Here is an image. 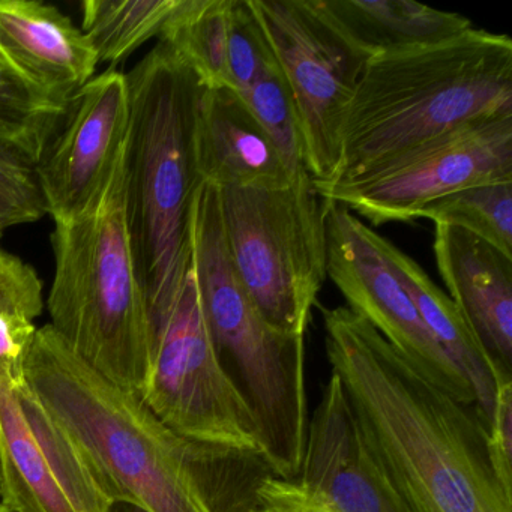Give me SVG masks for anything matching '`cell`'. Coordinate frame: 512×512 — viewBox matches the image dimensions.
<instances>
[{
  "mask_svg": "<svg viewBox=\"0 0 512 512\" xmlns=\"http://www.w3.org/2000/svg\"><path fill=\"white\" fill-rule=\"evenodd\" d=\"M23 377L115 505L143 512H251L260 485L277 476L260 451L176 433L140 395L89 367L50 325L35 332Z\"/></svg>",
  "mask_w": 512,
  "mask_h": 512,
  "instance_id": "obj_1",
  "label": "cell"
},
{
  "mask_svg": "<svg viewBox=\"0 0 512 512\" xmlns=\"http://www.w3.org/2000/svg\"><path fill=\"white\" fill-rule=\"evenodd\" d=\"M322 313L332 373L407 512H512L475 406L430 382L349 308Z\"/></svg>",
  "mask_w": 512,
  "mask_h": 512,
  "instance_id": "obj_2",
  "label": "cell"
},
{
  "mask_svg": "<svg viewBox=\"0 0 512 512\" xmlns=\"http://www.w3.org/2000/svg\"><path fill=\"white\" fill-rule=\"evenodd\" d=\"M512 116V41L470 28L442 43L368 59L347 106L340 163L352 181L407 149L484 119Z\"/></svg>",
  "mask_w": 512,
  "mask_h": 512,
  "instance_id": "obj_3",
  "label": "cell"
},
{
  "mask_svg": "<svg viewBox=\"0 0 512 512\" xmlns=\"http://www.w3.org/2000/svg\"><path fill=\"white\" fill-rule=\"evenodd\" d=\"M127 77V224L152 325L169 310L190 268V209L202 182L194 154L202 83L161 43Z\"/></svg>",
  "mask_w": 512,
  "mask_h": 512,
  "instance_id": "obj_4",
  "label": "cell"
},
{
  "mask_svg": "<svg viewBox=\"0 0 512 512\" xmlns=\"http://www.w3.org/2000/svg\"><path fill=\"white\" fill-rule=\"evenodd\" d=\"M127 143L85 211L55 221L49 325L89 367L142 395L152 328L128 233Z\"/></svg>",
  "mask_w": 512,
  "mask_h": 512,
  "instance_id": "obj_5",
  "label": "cell"
},
{
  "mask_svg": "<svg viewBox=\"0 0 512 512\" xmlns=\"http://www.w3.org/2000/svg\"><path fill=\"white\" fill-rule=\"evenodd\" d=\"M191 268L218 361L259 431L275 475L296 479L307 434L305 341L275 331L260 316L227 250L220 188L200 182L190 209Z\"/></svg>",
  "mask_w": 512,
  "mask_h": 512,
  "instance_id": "obj_6",
  "label": "cell"
},
{
  "mask_svg": "<svg viewBox=\"0 0 512 512\" xmlns=\"http://www.w3.org/2000/svg\"><path fill=\"white\" fill-rule=\"evenodd\" d=\"M239 283L275 331L305 337L326 278L325 200L302 173L289 187L220 188Z\"/></svg>",
  "mask_w": 512,
  "mask_h": 512,
  "instance_id": "obj_7",
  "label": "cell"
},
{
  "mask_svg": "<svg viewBox=\"0 0 512 512\" xmlns=\"http://www.w3.org/2000/svg\"><path fill=\"white\" fill-rule=\"evenodd\" d=\"M151 328V367L140 395L146 406L187 439L260 451L253 413L218 361L191 263L175 301Z\"/></svg>",
  "mask_w": 512,
  "mask_h": 512,
  "instance_id": "obj_8",
  "label": "cell"
},
{
  "mask_svg": "<svg viewBox=\"0 0 512 512\" xmlns=\"http://www.w3.org/2000/svg\"><path fill=\"white\" fill-rule=\"evenodd\" d=\"M295 104L304 164L328 182L340 163V134L368 58L347 43L314 0H248Z\"/></svg>",
  "mask_w": 512,
  "mask_h": 512,
  "instance_id": "obj_9",
  "label": "cell"
},
{
  "mask_svg": "<svg viewBox=\"0 0 512 512\" xmlns=\"http://www.w3.org/2000/svg\"><path fill=\"white\" fill-rule=\"evenodd\" d=\"M499 181H512V116L455 128L352 181L314 185L323 200L383 226L415 221L422 206L446 194Z\"/></svg>",
  "mask_w": 512,
  "mask_h": 512,
  "instance_id": "obj_10",
  "label": "cell"
},
{
  "mask_svg": "<svg viewBox=\"0 0 512 512\" xmlns=\"http://www.w3.org/2000/svg\"><path fill=\"white\" fill-rule=\"evenodd\" d=\"M0 512H116L23 374L0 365Z\"/></svg>",
  "mask_w": 512,
  "mask_h": 512,
  "instance_id": "obj_11",
  "label": "cell"
},
{
  "mask_svg": "<svg viewBox=\"0 0 512 512\" xmlns=\"http://www.w3.org/2000/svg\"><path fill=\"white\" fill-rule=\"evenodd\" d=\"M326 275L347 308L367 320L430 382L467 406L472 389L419 316L409 293L383 256L379 233L346 206L325 200Z\"/></svg>",
  "mask_w": 512,
  "mask_h": 512,
  "instance_id": "obj_12",
  "label": "cell"
},
{
  "mask_svg": "<svg viewBox=\"0 0 512 512\" xmlns=\"http://www.w3.org/2000/svg\"><path fill=\"white\" fill-rule=\"evenodd\" d=\"M127 74L109 68L71 100L59 134L37 164L47 214L70 220L97 196L130 131Z\"/></svg>",
  "mask_w": 512,
  "mask_h": 512,
  "instance_id": "obj_13",
  "label": "cell"
},
{
  "mask_svg": "<svg viewBox=\"0 0 512 512\" xmlns=\"http://www.w3.org/2000/svg\"><path fill=\"white\" fill-rule=\"evenodd\" d=\"M296 479L338 512H407L371 451L352 401L335 373L308 418Z\"/></svg>",
  "mask_w": 512,
  "mask_h": 512,
  "instance_id": "obj_14",
  "label": "cell"
},
{
  "mask_svg": "<svg viewBox=\"0 0 512 512\" xmlns=\"http://www.w3.org/2000/svg\"><path fill=\"white\" fill-rule=\"evenodd\" d=\"M160 43L208 88L244 92L277 64L248 0H179Z\"/></svg>",
  "mask_w": 512,
  "mask_h": 512,
  "instance_id": "obj_15",
  "label": "cell"
},
{
  "mask_svg": "<svg viewBox=\"0 0 512 512\" xmlns=\"http://www.w3.org/2000/svg\"><path fill=\"white\" fill-rule=\"evenodd\" d=\"M0 62L49 100L70 106L98 58L82 29L53 5L0 0Z\"/></svg>",
  "mask_w": 512,
  "mask_h": 512,
  "instance_id": "obj_16",
  "label": "cell"
},
{
  "mask_svg": "<svg viewBox=\"0 0 512 512\" xmlns=\"http://www.w3.org/2000/svg\"><path fill=\"white\" fill-rule=\"evenodd\" d=\"M437 271L497 373L512 377V259L484 239L436 224Z\"/></svg>",
  "mask_w": 512,
  "mask_h": 512,
  "instance_id": "obj_17",
  "label": "cell"
},
{
  "mask_svg": "<svg viewBox=\"0 0 512 512\" xmlns=\"http://www.w3.org/2000/svg\"><path fill=\"white\" fill-rule=\"evenodd\" d=\"M194 154L200 181L218 188L277 190L295 181L274 140L230 88H200Z\"/></svg>",
  "mask_w": 512,
  "mask_h": 512,
  "instance_id": "obj_18",
  "label": "cell"
},
{
  "mask_svg": "<svg viewBox=\"0 0 512 512\" xmlns=\"http://www.w3.org/2000/svg\"><path fill=\"white\" fill-rule=\"evenodd\" d=\"M380 250L403 284L436 343L460 371L472 389L475 409L484 424H490L496 400L497 383L511 376L497 373L493 362L467 325L448 293L443 292L409 254L379 236Z\"/></svg>",
  "mask_w": 512,
  "mask_h": 512,
  "instance_id": "obj_19",
  "label": "cell"
},
{
  "mask_svg": "<svg viewBox=\"0 0 512 512\" xmlns=\"http://www.w3.org/2000/svg\"><path fill=\"white\" fill-rule=\"evenodd\" d=\"M314 5L368 59L442 43L472 28L460 14L410 0H314Z\"/></svg>",
  "mask_w": 512,
  "mask_h": 512,
  "instance_id": "obj_20",
  "label": "cell"
},
{
  "mask_svg": "<svg viewBox=\"0 0 512 512\" xmlns=\"http://www.w3.org/2000/svg\"><path fill=\"white\" fill-rule=\"evenodd\" d=\"M179 0H85L82 32L100 62L116 68L158 37Z\"/></svg>",
  "mask_w": 512,
  "mask_h": 512,
  "instance_id": "obj_21",
  "label": "cell"
},
{
  "mask_svg": "<svg viewBox=\"0 0 512 512\" xmlns=\"http://www.w3.org/2000/svg\"><path fill=\"white\" fill-rule=\"evenodd\" d=\"M466 230L512 259V181L463 188L427 203L415 220Z\"/></svg>",
  "mask_w": 512,
  "mask_h": 512,
  "instance_id": "obj_22",
  "label": "cell"
},
{
  "mask_svg": "<svg viewBox=\"0 0 512 512\" xmlns=\"http://www.w3.org/2000/svg\"><path fill=\"white\" fill-rule=\"evenodd\" d=\"M44 308L35 269L0 244V365L23 374V362Z\"/></svg>",
  "mask_w": 512,
  "mask_h": 512,
  "instance_id": "obj_23",
  "label": "cell"
},
{
  "mask_svg": "<svg viewBox=\"0 0 512 512\" xmlns=\"http://www.w3.org/2000/svg\"><path fill=\"white\" fill-rule=\"evenodd\" d=\"M68 107L26 85L0 62V142L38 161L64 124Z\"/></svg>",
  "mask_w": 512,
  "mask_h": 512,
  "instance_id": "obj_24",
  "label": "cell"
},
{
  "mask_svg": "<svg viewBox=\"0 0 512 512\" xmlns=\"http://www.w3.org/2000/svg\"><path fill=\"white\" fill-rule=\"evenodd\" d=\"M239 94L274 140L292 178L307 172L298 115L278 64L266 68L250 88Z\"/></svg>",
  "mask_w": 512,
  "mask_h": 512,
  "instance_id": "obj_25",
  "label": "cell"
},
{
  "mask_svg": "<svg viewBox=\"0 0 512 512\" xmlns=\"http://www.w3.org/2000/svg\"><path fill=\"white\" fill-rule=\"evenodd\" d=\"M47 215L37 163L16 146L0 142V232L37 223Z\"/></svg>",
  "mask_w": 512,
  "mask_h": 512,
  "instance_id": "obj_26",
  "label": "cell"
},
{
  "mask_svg": "<svg viewBox=\"0 0 512 512\" xmlns=\"http://www.w3.org/2000/svg\"><path fill=\"white\" fill-rule=\"evenodd\" d=\"M487 434L494 472L502 487L512 494V379H502L497 383Z\"/></svg>",
  "mask_w": 512,
  "mask_h": 512,
  "instance_id": "obj_27",
  "label": "cell"
},
{
  "mask_svg": "<svg viewBox=\"0 0 512 512\" xmlns=\"http://www.w3.org/2000/svg\"><path fill=\"white\" fill-rule=\"evenodd\" d=\"M251 512H338L325 499L308 490L298 479L269 476L260 485Z\"/></svg>",
  "mask_w": 512,
  "mask_h": 512,
  "instance_id": "obj_28",
  "label": "cell"
},
{
  "mask_svg": "<svg viewBox=\"0 0 512 512\" xmlns=\"http://www.w3.org/2000/svg\"><path fill=\"white\" fill-rule=\"evenodd\" d=\"M116 512H143L140 509L131 508V506L116 505Z\"/></svg>",
  "mask_w": 512,
  "mask_h": 512,
  "instance_id": "obj_29",
  "label": "cell"
}]
</instances>
